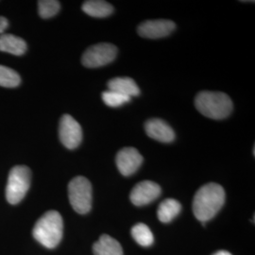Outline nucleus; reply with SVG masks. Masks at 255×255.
<instances>
[{
    "label": "nucleus",
    "mask_w": 255,
    "mask_h": 255,
    "mask_svg": "<svg viewBox=\"0 0 255 255\" xmlns=\"http://www.w3.org/2000/svg\"><path fill=\"white\" fill-rule=\"evenodd\" d=\"M225 202V191L218 183H207L197 191L193 201V212L196 219L205 223L213 219Z\"/></svg>",
    "instance_id": "1"
},
{
    "label": "nucleus",
    "mask_w": 255,
    "mask_h": 255,
    "mask_svg": "<svg viewBox=\"0 0 255 255\" xmlns=\"http://www.w3.org/2000/svg\"><path fill=\"white\" fill-rule=\"evenodd\" d=\"M64 222L57 211H48L38 219L32 231L33 237L47 249H54L63 238Z\"/></svg>",
    "instance_id": "2"
},
{
    "label": "nucleus",
    "mask_w": 255,
    "mask_h": 255,
    "mask_svg": "<svg viewBox=\"0 0 255 255\" xmlns=\"http://www.w3.org/2000/svg\"><path fill=\"white\" fill-rule=\"evenodd\" d=\"M197 110L206 118L224 119L228 118L233 110V102L228 95L221 92H201L195 100Z\"/></svg>",
    "instance_id": "3"
},
{
    "label": "nucleus",
    "mask_w": 255,
    "mask_h": 255,
    "mask_svg": "<svg viewBox=\"0 0 255 255\" xmlns=\"http://www.w3.org/2000/svg\"><path fill=\"white\" fill-rule=\"evenodd\" d=\"M31 173L26 165H16L9 171L6 187V199L10 204H17L22 201L30 186Z\"/></svg>",
    "instance_id": "4"
},
{
    "label": "nucleus",
    "mask_w": 255,
    "mask_h": 255,
    "mask_svg": "<svg viewBox=\"0 0 255 255\" xmlns=\"http://www.w3.org/2000/svg\"><path fill=\"white\" fill-rule=\"evenodd\" d=\"M68 198L73 209L85 215L92 208V185L85 177H75L68 184Z\"/></svg>",
    "instance_id": "5"
},
{
    "label": "nucleus",
    "mask_w": 255,
    "mask_h": 255,
    "mask_svg": "<svg viewBox=\"0 0 255 255\" xmlns=\"http://www.w3.org/2000/svg\"><path fill=\"white\" fill-rule=\"evenodd\" d=\"M117 55V46L108 43H101L90 46L83 53L82 63L85 67L98 68L112 63L116 59Z\"/></svg>",
    "instance_id": "6"
},
{
    "label": "nucleus",
    "mask_w": 255,
    "mask_h": 255,
    "mask_svg": "<svg viewBox=\"0 0 255 255\" xmlns=\"http://www.w3.org/2000/svg\"><path fill=\"white\" fill-rule=\"evenodd\" d=\"M59 136L65 147L69 149L77 148L82 143V127L71 116L64 115L60 121Z\"/></svg>",
    "instance_id": "7"
},
{
    "label": "nucleus",
    "mask_w": 255,
    "mask_h": 255,
    "mask_svg": "<svg viewBox=\"0 0 255 255\" xmlns=\"http://www.w3.org/2000/svg\"><path fill=\"white\" fill-rule=\"evenodd\" d=\"M175 27L176 25L173 21L158 19L143 22L139 25L137 31L141 37L147 39H159L168 36L173 32Z\"/></svg>",
    "instance_id": "8"
},
{
    "label": "nucleus",
    "mask_w": 255,
    "mask_h": 255,
    "mask_svg": "<svg viewBox=\"0 0 255 255\" xmlns=\"http://www.w3.org/2000/svg\"><path fill=\"white\" fill-rule=\"evenodd\" d=\"M161 195L159 184L151 181L139 182L129 194L130 201L135 206H144L158 199Z\"/></svg>",
    "instance_id": "9"
},
{
    "label": "nucleus",
    "mask_w": 255,
    "mask_h": 255,
    "mask_svg": "<svg viewBox=\"0 0 255 255\" xmlns=\"http://www.w3.org/2000/svg\"><path fill=\"white\" fill-rule=\"evenodd\" d=\"M117 165L123 176L135 173L143 163V157L134 147H124L117 155Z\"/></svg>",
    "instance_id": "10"
},
{
    "label": "nucleus",
    "mask_w": 255,
    "mask_h": 255,
    "mask_svg": "<svg viewBox=\"0 0 255 255\" xmlns=\"http://www.w3.org/2000/svg\"><path fill=\"white\" fill-rule=\"evenodd\" d=\"M145 129L148 136L162 143H170L175 139L173 128L162 119L147 120L145 124Z\"/></svg>",
    "instance_id": "11"
},
{
    "label": "nucleus",
    "mask_w": 255,
    "mask_h": 255,
    "mask_svg": "<svg viewBox=\"0 0 255 255\" xmlns=\"http://www.w3.org/2000/svg\"><path fill=\"white\" fill-rule=\"evenodd\" d=\"M93 253L95 255H123V250L118 240L103 235L93 245Z\"/></svg>",
    "instance_id": "12"
},
{
    "label": "nucleus",
    "mask_w": 255,
    "mask_h": 255,
    "mask_svg": "<svg viewBox=\"0 0 255 255\" xmlns=\"http://www.w3.org/2000/svg\"><path fill=\"white\" fill-rule=\"evenodd\" d=\"M0 51L9 54L21 56L27 51L26 42L18 36L13 34H1L0 35Z\"/></svg>",
    "instance_id": "13"
},
{
    "label": "nucleus",
    "mask_w": 255,
    "mask_h": 255,
    "mask_svg": "<svg viewBox=\"0 0 255 255\" xmlns=\"http://www.w3.org/2000/svg\"><path fill=\"white\" fill-rule=\"evenodd\" d=\"M108 90L118 92L119 94L125 95L129 98L136 97L140 94L139 87L135 82L127 77L115 78L108 82Z\"/></svg>",
    "instance_id": "14"
},
{
    "label": "nucleus",
    "mask_w": 255,
    "mask_h": 255,
    "mask_svg": "<svg viewBox=\"0 0 255 255\" xmlns=\"http://www.w3.org/2000/svg\"><path fill=\"white\" fill-rule=\"evenodd\" d=\"M82 10L92 17L104 18L114 12V7L106 1L89 0L82 4Z\"/></svg>",
    "instance_id": "15"
},
{
    "label": "nucleus",
    "mask_w": 255,
    "mask_h": 255,
    "mask_svg": "<svg viewBox=\"0 0 255 255\" xmlns=\"http://www.w3.org/2000/svg\"><path fill=\"white\" fill-rule=\"evenodd\" d=\"M182 211L181 203L173 199H167L162 201L157 210L158 219L163 223H169Z\"/></svg>",
    "instance_id": "16"
},
{
    "label": "nucleus",
    "mask_w": 255,
    "mask_h": 255,
    "mask_svg": "<svg viewBox=\"0 0 255 255\" xmlns=\"http://www.w3.org/2000/svg\"><path fill=\"white\" fill-rule=\"evenodd\" d=\"M131 237L142 247L151 246L154 242V237L150 229L144 223H137L131 229Z\"/></svg>",
    "instance_id": "17"
},
{
    "label": "nucleus",
    "mask_w": 255,
    "mask_h": 255,
    "mask_svg": "<svg viewBox=\"0 0 255 255\" xmlns=\"http://www.w3.org/2000/svg\"><path fill=\"white\" fill-rule=\"evenodd\" d=\"M20 83L21 78L16 71L0 64V86L14 88L17 87Z\"/></svg>",
    "instance_id": "18"
},
{
    "label": "nucleus",
    "mask_w": 255,
    "mask_h": 255,
    "mask_svg": "<svg viewBox=\"0 0 255 255\" xmlns=\"http://www.w3.org/2000/svg\"><path fill=\"white\" fill-rule=\"evenodd\" d=\"M61 9V4L57 0H40L38 1L39 15L44 19H48L56 15Z\"/></svg>",
    "instance_id": "19"
},
{
    "label": "nucleus",
    "mask_w": 255,
    "mask_h": 255,
    "mask_svg": "<svg viewBox=\"0 0 255 255\" xmlns=\"http://www.w3.org/2000/svg\"><path fill=\"white\" fill-rule=\"evenodd\" d=\"M131 98L119 94L118 92L112 91V90H107V91L102 93V100L104 101V103L112 107V108H118L122 106L123 104L128 103L130 101Z\"/></svg>",
    "instance_id": "20"
},
{
    "label": "nucleus",
    "mask_w": 255,
    "mask_h": 255,
    "mask_svg": "<svg viewBox=\"0 0 255 255\" xmlns=\"http://www.w3.org/2000/svg\"><path fill=\"white\" fill-rule=\"evenodd\" d=\"M9 27V21L8 19L0 16V35L4 33V31Z\"/></svg>",
    "instance_id": "21"
},
{
    "label": "nucleus",
    "mask_w": 255,
    "mask_h": 255,
    "mask_svg": "<svg viewBox=\"0 0 255 255\" xmlns=\"http://www.w3.org/2000/svg\"><path fill=\"white\" fill-rule=\"evenodd\" d=\"M213 255H232L229 252H226V251H219L218 253H216V254H214Z\"/></svg>",
    "instance_id": "22"
}]
</instances>
